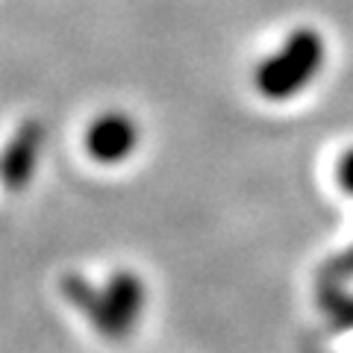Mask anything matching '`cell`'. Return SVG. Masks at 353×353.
I'll use <instances>...</instances> for the list:
<instances>
[{"label":"cell","mask_w":353,"mask_h":353,"mask_svg":"<svg viewBox=\"0 0 353 353\" xmlns=\"http://www.w3.org/2000/svg\"><path fill=\"white\" fill-rule=\"evenodd\" d=\"M324 62V41L315 30H294L283 48L256 68V92L268 101H285L315 80Z\"/></svg>","instance_id":"obj_1"},{"label":"cell","mask_w":353,"mask_h":353,"mask_svg":"<svg viewBox=\"0 0 353 353\" xmlns=\"http://www.w3.org/2000/svg\"><path fill=\"white\" fill-rule=\"evenodd\" d=\"M139 130L124 112H103L97 115L85 130V150L92 153L97 162L112 165L127 159L132 148H136Z\"/></svg>","instance_id":"obj_2"},{"label":"cell","mask_w":353,"mask_h":353,"mask_svg":"<svg viewBox=\"0 0 353 353\" xmlns=\"http://www.w3.org/2000/svg\"><path fill=\"white\" fill-rule=\"evenodd\" d=\"M336 176H339V185H341V189H345L347 194H353V150H347L345 157L339 159Z\"/></svg>","instance_id":"obj_4"},{"label":"cell","mask_w":353,"mask_h":353,"mask_svg":"<svg viewBox=\"0 0 353 353\" xmlns=\"http://www.w3.org/2000/svg\"><path fill=\"white\" fill-rule=\"evenodd\" d=\"M36 145H39V130L27 127V132H21V139L9 150V162H6V180L9 183H21L27 180V174L36 159Z\"/></svg>","instance_id":"obj_3"}]
</instances>
